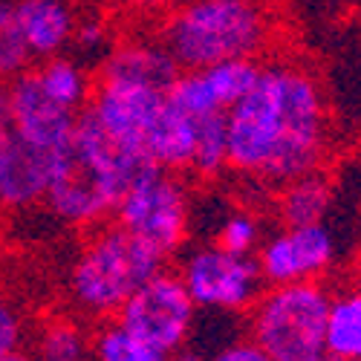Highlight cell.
<instances>
[{
	"label": "cell",
	"mask_w": 361,
	"mask_h": 361,
	"mask_svg": "<svg viewBox=\"0 0 361 361\" xmlns=\"http://www.w3.org/2000/svg\"><path fill=\"white\" fill-rule=\"evenodd\" d=\"M32 64L35 58L23 41L15 0H0V78L12 81L15 75L32 70Z\"/></svg>",
	"instance_id": "cell-22"
},
{
	"label": "cell",
	"mask_w": 361,
	"mask_h": 361,
	"mask_svg": "<svg viewBox=\"0 0 361 361\" xmlns=\"http://www.w3.org/2000/svg\"><path fill=\"white\" fill-rule=\"evenodd\" d=\"M116 318L133 329L139 338L171 355L188 344L197 324V304L191 300L179 272L159 269L130 295Z\"/></svg>",
	"instance_id": "cell-8"
},
{
	"label": "cell",
	"mask_w": 361,
	"mask_h": 361,
	"mask_svg": "<svg viewBox=\"0 0 361 361\" xmlns=\"http://www.w3.org/2000/svg\"><path fill=\"white\" fill-rule=\"evenodd\" d=\"M200 73L205 78V87L212 93L217 110L228 113L240 99H246L252 93V87L263 73V61L260 58H231V61L202 67Z\"/></svg>",
	"instance_id": "cell-19"
},
{
	"label": "cell",
	"mask_w": 361,
	"mask_h": 361,
	"mask_svg": "<svg viewBox=\"0 0 361 361\" xmlns=\"http://www.w3.org/2000/svg\"><path fill=\"white\" fill-rule=\"evenodd\" d=\"M197 310L208 312H249L263 292V275L252 255H234L217 243L194 249L179 266Z\"/></svg>",
	"instance_id": "cell-7"
},
{
	"label": "cell",
	"mask_w": 361,
	"mask_h": 361,
	"mask_svg": "<svg viewBox=\"0 0 361 361\" xmlns=\"http://www.w3.org/2000/svg\"><path fill=\"white\" fill-rule=\"evenodd\" d=\"M228 168V122L226 113H208L197 118V142L191 171L202 179L217 176Z\"/></svg>",
	"instance_id": "cell-21"
},
{
	"label": "cell",
	"mask_w": 361,
	"mask_h": 361,
	"mask_svg": "<svg viewBox=\"0 0 361 361\" xmlns=\"http://www.w3.org/2000/svg\"><path fill=\"white\" fill-rule=\"evenodd\" d=\"M228 168L286 185L318 171L326 150V102L318 78L292 61H266L228 113Z\"/></svg>",
	"instance_id": "cell-1"
},
{
	"label": "cell",
	"mask_w": 361,
	"mask_h": 361,
	"mask_svg": "<svg viewBox=\"0 0 361 361\" xmlns=\"http://www.w3.org/2000/svg\"><path fill=\"white\" fill-rule=\"evenodd\" d=\"M147 168L157 165L118 147L84 107L73 136L55 150L44 202L55 220L75 228H93L113 217L125 188Z\"/></svg>",
	"instance_id": "cell-2"
},
{
	"label": "cell",
	"mask_w": 361,
	"mask_h": 361,
	"mask_svg": "<svg viewBox=\"0 0 361 361\" xmlns=\"http://www.w3.org/2000/svg\"><path fill=\"white\" fill-rule=\"evenodd\" d=\"M23 338H26V318L15 300L0 292V358L23 347Z\"/></svg>",
	"instance_id": "cell-24"
},
{
	"label": "cell",
	"mask_w": 361,
	"mask_h": 361,
	"mask_svg": "<svg viewBox=\"0 0 361 361\" xmlns=\"http://www.w3.org/2000/svg\"><path fill=\"white\" fill-rule=\"evenodd\" d=\"M9 122V81L0 78V128Z\"/></svg>",
	"instance_id": "cell-29"
},
{
	"label": "cell",
	"mask_w": 361,
	"mask_h": 361,
	"mask_svg": "<svg viewBox=\"0 0 361 361\" xmlns=\"http://www.w3.org/2000/svg\"><path fill=\"white\" fill-rule=\"evenodd\" d=\"M78 122V113L58 104L44 93L35 70H26L9 81V125L32 145L55 154Z\"/></svg>",
	"instance_id": "cell-11"
},
{
	"label": "cell",
	"mask_w": 361,
	"mask_h": 361,
	"mask_svg": "<svg viewBox=\"0 0 361 361\" xmlns=\"http://www.w3.org/2000/svg\"><path fill=\"white\" fill-rule=\"evenodd\" d=\"M326 353L333 358L361 361V286L341 289L329 298Z\"/></svg>",
	"instance_id": "cell-16"
},
{
	"label": "cell",
	"mask_w": 361,
	"mask_h": 361,
	"mask_svg": "<svg viewBox=\"0 0 361 361\" xmlns=\"http://www.w3.org/2000/svg\"><path fill=\"white\" fill-rule=\"evenodd\" d=\"M183 73L179 64L171 58V52L157 41H128V44H116L107 49L102 58L99 81H125V84H142V87H154L168 93L176 75Z\"/></svg>",
	"instance_id": "cell-12"
},
{
	"label": "cell",
	"mask_w": 361,
	"mask_h": 361,
	"mask_svg": "<svg viewBox=\"0 0 361 361\" xmlns=\"http://www.w3.org/2000/svg\"><path fill=\"white\" fill-rule=\"evenodd\" d=\"M113 223L130 231L145 246H150L165 260L185 246L191 202L179 173L147 168L125 188L118 200Z\"/></svg>",
	"instance_id": "cell-6"
},
{
	"label": "cell",
	"mask_w": 361,
	"mask_h": 361,
	"mask_svg": "<svg viewBox=\"0 0 361 361\" xmlns=\"http://www.w3.org/2000/svg\"><path fill=\"white\" fill-rule=\"evenodd\" d=\"M272 41L263 0H185L165 15L159 44L179 70H202L231 58H257Z\"/></svg>",
	"instance_id": "cell-3"
},
{
	"label": "cell",
	"mask_w": 361,
	"mask_h": 361,
	"mask_svg": "<svg viewBox=\"0 0 361 361\" xmlns=\"http://www.w3.org/2000/svg\"><path fill=\"white\" fill-rule=\"evenodd\" d=\"M329 298L318 281L263 289L249 310V338L272 361H326Z\"/></svg>",
	"instance_id": "cell-5"
},
{
	"label": "cell",
	"mask_w": 361,
	"mask_h": 361,
	"mask_svg": "<svg viewBox=\"0 0 361 361\" xmlns=\"http://www.w3.org/2000/svg\"><path fill=\"white\" fill-rule=\"evenodd\" d=\"M168 361H208V355H205L202 350H197V347L185 344L183 350H176V353H171V358H168Z\"/></svg>",
	"instance_id": "cell-28"
},
{
	"label": "cell",
	"mask_w": 361,
	"mask_h": 361,
	"mask_svg": "<svg viewBox=\"0 0 361 361\" xmlns=\"http://www.w3.org/2000/svg\"><path fill=\"white\" fill-rule=\"evenodd\" d=\"M122 4L133 12H142V15H159V12H171L176 6H183L185 0H122Z\"/></svg>",
	"instance_id": "cell-27"
},
{
	"label": "cell",
	"mask_w": 361,
	"mask_h": 361,
	"mask_svg": "<svg viewBox=\"0 0 361 361\" xmlns=\"http://www.w3.org/2000/svg\"><path fill=\"white\" fill-rule=\"evenodd\" d=\"M194 142H197V118L183 113L171 99H165L162 110L147 128L145 157L162 171L185 173L191 171Z\"/></svg>",
	"instance_id": "cell-14"
},
{
	"label": "cell",
	"mask_w": 361,
	"mask_h": 361,
	"mask_svg": "<svg viewBox=\"0 0 361 361\" xmlns=\"http://www.w3.org/2000/svg\"><path fill=\"white\" fill-rule=\"evenodd\" d=\"M90 350H93V361H168L171 358L168 353L139 338L118 318L99 321L96 333H90Z\"/></svg>",
	"instance_id": "cell-20"
},
{
	"label": "cell",
	"mask_w": 361,
	"mask_h": 361,
	"mask_svg": "<svg viewBox=\"0 0 361 361\" xmlns=\"http://www.w3.org/2000/svg\"><path fill=\"white\" fill-rule=\"evenodd\" d=\"M0 361H38L32 353H29V350H23V347H18V350H12L9 355H4V358H0Z\"/></svg>",
	"instance_id": "cell-30"
},
{
	"label": "cell",
	"mask_w": 361,
	"mask_h": 361,
	"mask_svg": "<svg viewBox=\"0 0 361 361\" xmlns=\"http://www.w3.org/2000/svg\"><path fill=\"white\" fill-rule=\"evenodd\" d=\"M326 361H347V358H333V355H326Z\"/></svg>",
	"instance_id": "cell-31"
},
{
	"label": "cell",
	"mask_w": 361,
	"mask_h": 361,
	"mask_svg": "<svg viewBox=\"0 0 361 361\" xmlns=\"http://www.w3.org/2000/svg\"><path fill=\"white\" fill-rule=\"evenodd\" d=\"M55 154L23 139L9 122L0 128V212H26L47 200Z\"/></svg>",
	"instance_id": "cell-10"
},
{
	"label": "cell",
	"mask_w": 361,
	"mask_h": 361,
	"mask_svg": "<svg viewBox=\"0 0 361 361\" xmlns=\"http://www.w3.org/2000/svg\"><path fill=\"white\" fill-rule=\"evenodd\" d=\"M329 202H333V185H329V179L324 173L312 171V173H304V176L292 179V183L281 185L278 214H281L283 226L324 223Z\"/></svg>",
	"instance_id": "cell-15"
},
{
	"label": "cell",
	"mask_w": 361,
	"mask_h": 361,
	"mask_svg": "<svg viewBox=\"0 0 361 361\" xmlns=\"http://www.w3.org/2000/svg\"><path fill=\"white\" fill-rule=\"evenodd\" d=\"M208 361H272L252 338H234L223 344L217 353L208 355Z\"/></svg>",
	"instance_id": "cell-25"
},
{
	"label": "cell",
	"mask_w": 361,
	"mask_h": 361,
	"mask_svg": "<svg viewBox=\"0 0 361 361\" xmlns=\"http://www.w3.org/2000/svg\"><path fill=\"white\" fill-rule=\"evenodd\" d=\"M32 70L44 87V93L75 113H81L90 96H93V81H90L87 70L67 55H55V58H47V61H38V67Z\"/></svg>",
	"instance_id": "cell-18"
},
{
	"label": "cell",
	"mask_w": 361,
	"mask_h": 361,
	"mask_svg": "<svg viewBox=\"0 0 361 361\" xmlns=\"http://www.w3.org/2000/svg\"><path fill=\"white\" fill-rule=\"evenodd\" d=\"M214 243L234 255H252L260 246V223L246 212H234L220 223Z\"/></svg>",
	"instance_id": "cell-23"
},
{
	"label": "cell",
	"mask_w": 361,
	"mask_h": 361,
	"mask_svg": "<svg viewBox=\"0 0 361 361\" xmlns=\"http://www.w3.org/2000/svg\"><path fill=\"white\" fill-rule=\"evenodd\" d=\"M255 260L269 286L318 281L336 260V237L324 223L283 226V231L257 246Z\"/></svg>",
	"instance_id": "cell-9"
},
{
	"label": "cell",
	"mask_w": 361,
	"mask_h": 361,
	"mask_svg": "<svg viewBox=\"0 0 361 361\" xmlns=\"http://www.w3.org/2000/svg\"><path fill=\"white\" fill-rule=\"evenodd\" d=\"M32 355L38 361H93L90 333L73 315H49L38 324Z\"/></svg>",
	"instance_id": "cell-17"
},
{
	"label": "cell",
	"mask_w": 361,
	"mask_h": 361,
	"mask_svg": "<svg viewBox=\"0 0 361 361\" xmlns=\"http://www.w3.org/2000/svg\"><path fill=\"white\" fill-rule=\"evenodd\" d=\"M107 41V26L102 20H78L75 23V35L73 44H78L81 49H99Z\"/></svg>",
	"instance_id": "cell-26"
},
{
	"label": "cell",
	"mask_w": 361,
	"mask_h": 361,
	"mask_svg": "<svg viewBox=\"0 0 361 361\" xmlns=\"http://www.w3.org/2000/svg\"><path fill=\"white\" fill-rule=\"evenodd\" d=\"M23 41L35 61L61 55L75 35V12L67 0H15Z\"/></svg>",
	"instance_id": "cell-13"
},
{
	"label": "cell",
	"mask_w": 361,
	"mask_h": 361,
	"mask_svg": "<svg viewBox=\"0 0 361 361\" xmlns=\"http://www.w3.org/2000/svg\"><path fill=\"white\" fill-rule=\"evenodd\" d=\"M165 269V257L122 226H104L81 246L70 266L73 307L96 321L116 318L130 295Z\"/></svg>",
	"instance_id": "cell-4"
}]
</instances>
